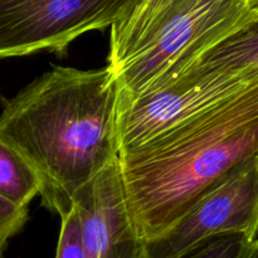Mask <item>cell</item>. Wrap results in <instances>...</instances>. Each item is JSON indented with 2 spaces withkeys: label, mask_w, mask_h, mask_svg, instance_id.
I'll return each instance as SVG.
<instances>
[{
  "label": "cell",
  "mask_w": 258,
  "mask_h": 258,
  "mask_svg": "<svg viewBox=\"0 0 258 258\" xmlns=\"http://www.w3.org/2000/svg\"><path fill=\"white\" fill-rule=\"evenodd\" d=\"M251 88L227 73L190 70L144 95L118 93V155L160 140Z\"/></svg>",
  "instance_id": "obj_4"
},
{
  "label": "cell",
  "mask_w": 258,
  "mask_h": 258,
  "mask_svg": "<svg viewBox=\"0 0 258 258\" xmlns=\"http://www.w3.org/2000/svg\"><path fill=\"white\" fill-rule=\"evenodd\" d=\"M258 234V155L160 236L144 242L145 258H178L221 234Z\"/></svg>",
  "instance_id": "obj_6"
},
{
  "label": "cell",
  "mask_w": 258,
  "mask_h": 258,
  "mask_svg": "<svg viewBox=\"0 0 258 258\" xmlns=\"http://www.w3.org/2000/svg\"><path fill=\"white\" fill-rule=\"evenodd\" d=\"M118 85L110 66H55L5 100L0 136L33 166L45 208L64 217L75 194L118 159Z\"/></svg>",
  "instance_id": "obj_1"
},
{
  "label": "cell",
  "mask_w": 258,
  "mask_h": 258,
  "mask_svg": "<svg viewBox=\"0 0 258 258\" xmlns=\"http://www.w3.org/2000/svg\"><path fill=\"white\" fill-rule=\"evenodd\" d=\"M73 208L87 258H145L117 160L75 194Z\"/></svg>",
  "instance_id": "obj_7"
},
{
  "label": "cell",
  "mask_w": 258,
  "mask_h": 258,
  "mask_svg": "<svg viewBox=\"0 0 258 258\" xmlns=\"http://www.w3.org/2000/svg\"><path fill=\"white\" fill-rule=\"evenodd\" d=\"M242 258H258V234L253 241L249 242Z\"/></svg>",
  "instance_id": "obj_14"
},
{
  "label": "cell",
  "mask_w": 258,
  "mask_h": 258,
  "mask_svg": "<svg viewBox=\"0 0 258 258\" xmlns=\"http://www.w3.org/2000/svg\"><path fill=\"white\" fill-rule=\"evenodd\" d=\"M186 0H136L122 20L111 27L107 66L116 72Z\"/></svg>",
  "instance_id": "obj_9"
},
{
  "label": "cell",
  "mask_w": 258,
  "mask_h": 258,
  "mask_svg": "<svg viewBox=\"0 0 258 258\" xmlns=\"http://www.w3.org/2000/svg\"><path fill=\"white\" fill-rule=\"evenodd\" d=\"M28 219V208L17 206L0 196V257L8 242L14 237Z\"/></svg>",
  "instance_id": "obj_13"
},
{
  "label": "cell",
  "mask_w": 258,
  "mask_h": 258,
  "mask_svg": "<svg viewBox=\"0 0 258 258\" xmlns=\"http://www.w3.org/2000/svg\"><path fill=\"white\" fill-rule=\"evenodd\" d=\"M247 2H248V3H251V2H253V0H247Z\"/></svg>",
  "instance_id": "obj_15"
},
{
  "label": "cell",
  "mask_w": 258,
  "mask_h": 258,
  "mask_svg": "<svg viewBox=\"0 0 258 258\" xmlns=\"http://www.w3.org/2000/svg\"><path fill=\"white\" fill-rule=\"evenodd\" d=\"M249 5L247 19L202 53L186 71L227 73L249 87L258 85V0Z\"/></svg>",
  "instance_id": "obj_8"
},
{
  "label": "cell",
  "mask_w": 258,
  "mask_h": 258,
  "mask_svg": "<svg viewBox=\"0 0 258 258\" xmlns=\"http://www.w3.org/2000/svg\"><path fill=\"white\" fill-rule=\"evenodd\" d=\"M55 258H87L82 242L81 223L76 209L62 217Z\"/></svg>",
  "instance_id": "obj_12"
},
{
  "label": "cell",
  "mask_w": 258,
  "mask_h": 258,
  "mask_svg": "<svg viewBox=\"0 0 258 258\" xmlns=\"http://www.w3.org/2000/svg\"><path fill=\"white\" fill-rule=\"evenodd\" d=\"M258 155V85L188 125L118 155L144 242L160 236Z\"/></svg>",
  "instance_id": "obj_2"
},
{
  "label": "cell",
  "mask_w": 258,
  "mask_h": 258,
  "mask_svg": "<svg viewBox=\"0 0 258 258\" xmlns=\"http://www.w3.org/2000/svg\"><path fill=\"white\" fill-rule=\"evenodd\" d=\"M249 242L244 234H221L201 242L178 258H242Z\"/></svg>",
  "instance_id": "obj_11"
},
{
  "label": "cell",
  "mask_w": 258,
  "mask_h": 258,
  "mask_svg": "<svg viewBox=\"0 0 258 258\" xmlns=\"http://www.w3.org/2000/svg\"><path fill=\"white\" fill-rule=\"evenodd\" d=\"M40 181L33 166L10 143L0 136V196L28 208L39 194Z\"/></svg>",
  "instance_id": "obj_10"
},
{
  "label": "cell",
  "mask_w": 258,
  "mask_h": 258,
  "mask_svg": "<svg viewBox=\"0 0 258 258\" xmlns=\"http://www.w3.org/2000/svg\"><path fill=\"white\" fill-rule=\"evenodd\" d=\"M249 12L247 0H186L116 71L120 96L144 95L178 78Z\"/></svg>",
  "instance_id": "obj_3"
},
{
  "label": "cell",
  "mask_w": 258,
  "mask_h": 258,
  "mask_svg": "<svg viewBox=\"0 0 258 258\" xmlns=\"http://www.w3.org/2000/svg\"><path fill=\"white\" fill-rule=\"evenodd\" d=\"M136 0H0V58L60 54L82 34L112 27Z\"/></svg>",
  "instance_id": "obj_5"
}]
</instances>
